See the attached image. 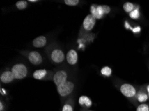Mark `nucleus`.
I'll return each mask as SVG.
<instances>
[{"mask_svg": "<svg viewBox=\"0 0 149 111\" xmlns=\"http://www.w3.org/2000/svg\"><path fill=\"white\" fill-rule=\"evenodd\" d=\"M74 89V84L71 81H66L57 87L58 94L61 97L65 98L68 97Z\"/></svg>", "mask_w": 149, "mask_h": 111, "instance_id": "obj_1", "label": "nucleus"}, {"mask_svg": "<svg viewBox=\"0 0 149 111\" xmlns=\"http://www.w3.org/2000/svg\"><path fill=\"white\" fill-rule=\"evenodd\" d=\"M120 90L121 93L126 97V98L131 99L133 100H134V98L137 93L136 88L134 86L130 85V84L128 83L123 84L120 87Z\"/></svg>", "mask_w": 149, "mask_h": 111, "instance_id": "obj_2", "label": "nucleus"}, {"mask_svg": "<svg viewBox=\"0 0 149 111\" xmlns=\"http://www.w3.org/2000/svg\"><path fill=\"white\" fill-rule=\"evenodd\" d=\"M12 72L14 75L15 79H22L26 77L28 74V69L26 66L22 63H18L13 65L12 68Z\"/></svg>", "mask_w": 149, "mask_h": 111, "instance_id": "obj_3", "label": "nucleus"}, {"mask_svg": "<svg viewBox=\"0 0 149 111\" xmlns=\"http://www.w3.org/2000/svg\"><path fill=\"white\" fill-rule=\"evenodd\" d=\"M148 100V94L146 90V87H142L139 90H138L136 97L134 98L135 102L138 103H145Z\"/></svg>", "mask_w": 149, "mask_h": 111, "instance_id": "obj_4", "label": "nucleus"}, {"mask_svg": "<svg viewBox=\"0 0 149 111\" xmlns=\"http://www.w3.org/2000/svg\"><path fill=\"white\" fill-rule=\"evenodd\" d=\"M67 73L65 71H63V70H61L58 72H56L55 74H54V77H53V81L56 87L60 85L61 84L64 83L67 81Z\"/></svg>", "mask_w": 149, "mask_h": 111, "instance_id": "obj_5", "label": "nucleus"}, {"mask_svg": "<svg viewBox=\"0 0 149 111\" xmlns=\"http://www.w3.org/2000/svg\"><path fill=\"white\" fill-rule=\"evenodd\" d=\"M96 22V19L94 16H92L91 14L87 15L83 21V28L85 30L88 31H91L95 26Z\"/></svg>", "mask_w": 149, "mask_h": 111, "instance_id": "obj_6", "label": "nucleus"}, {"mask_svg": "<svg viewBox=\"0 0 149 111\" xmlns=\"http://www.w3.org/2000/svg\"><path fill=\"white\" fill-rule=\"evenodd\" d=\"M90 13L92 16H94L96 19H102L104 15L102 6L92 5L90 7Z\"/></svg>", "mask_w": 149, "mask_h": 111, "instance_id": "obj_7", "label": "nucleus"}, {"mask_svg": "<svg viewBox=\"0 0 149 111\" xmlns=\"http://www.w3.org/2000/svg\"><path fill=\"white\" fill-rule=\"evenodd\" d=\"M51 58L54 63H60L65 59V55L64 52L60 49H54L52 52Z\"/></svg>", "mask_w": 149, "mask_h": 111, "instance_id": "obj_8", "label": "nucleus"}, {"mask_svg": "<svg viewBox=\"0 0 149 111\" xmlns=\"http://www.w3.org/2000/svg\"><path fill=\"white\" fill-rule=\"evenodd\" d=\"M28 59L32 65H38L42 63V57L37 51H31L28 55Z\"/></svg>", "mask_w": 149, "mask_h": 111, "instance_id": "obj_9", "label": "nucleus"}, {"mask_svg": "<svg viewBox=\"0 0 149 111\" xmlns=\"http://www.w3.org/2000/svg\"><path fill=\"white\" fill-rule=\"evenodd\" d=\"M78 53L75 50L71 49V50H70L68 52L66 55V61L68 63V64L70 65H76L78 62Z\"/></svg>", "mask_w": 149, "mask_h": 111, "instance_id": "obj_10", "label": "nucleus"}, {"mask_svg": "<svg viewBox=\"0 0 149 111\" xmlns=\"http://www.w3.org/2000/svg\"><path fill=\"white\" fill-rule=\"evenodd\" d=\"M14 75H13L12 71H6L5 72H3V73L1 74V76H0V80H1L2 83L5 84H8L12 82V81L14 80Z\"/></svg>", "mask_w": 149, "mask_h": 111, "instance_id": "obj_11", "label": "nucleus"}, {"mask_svg": "<svg viewBox=\"0 0 149 111\" xmlns=\"http://www.w3.org/2000/svg\"><path fill=\"white\" fill-rule=\"evenodd\" d=\"M47 43V39L44 36H39L33 39L32 44L36 48H42Z\"/></svg>", "mask_w": 149, "mask_h": 111, "instance_id": "obj_12", "label": "nucleus"}, {"mask_svg": "<svg viewBox=\"0 0 149 111\" xmlns=\"http://www.w3.org/2000/svg\"><path fill=\"white\" fill-rule=\"evenodd\" d=\"M78 103L81 106L85 108H90L92 105V100L87 96H81L78 99Z\"/></svg>", "mask_w": 149, "mask_h": 111, "instance_id": "obj_13", "label": "nucleus"}, {"mask_svg": "<svg viewBox=\"0 0 149 111\" xmlns=\"http://www.w3.org/2000/svg\"><path fill=\"white\" fill-rule=\"evenodd\" d=\"M47 74V71L46 69H39L36 70L33 74V77L35 79L41 80L42 79L44 78L45 76Z\"/></svg>", "mask_w": 149, "mask_h": 111, "instance_id": "obj_14", "label": "nucleus"}, {"mask_svg": "<svg viewBox=\"0 0 149 111\" xmlns=\"http://www.w3.org/2000/svg\"><path fill=\"white\" fill-rule=\"evenodd\" d=\"M135 7L134 4H133L132 3H130V2H126L123 5V9L125 10V12L126 13H130L134 10Z\"/></svg>", "mask_w": 149, "mask_h": 111, "instance_id": "obj_15", "label": "nucleus"}, {"mask_svg": "<svg viewBox=\"0 0 149 111\" xmlns=\"http://www.w3.org/2000/svg\"><path fill=\"white\" fill-rule=\"evenodd\" d=\"M101 74H102L103 76H105V77H109L112 75V71L111 69V68L108 67V66H106V67H104L102 69H101Z\"/></svg>", "mask_w": 149, "mask_h": 111, "instance_id": "obj_16", "label": "nucleus"}, {"mask_svg": "<svg viewBox=\"0 0 149 111\" xmlns=\"http://www.w3.org/2000/svg\"><path fill=\"white\" fill-rule=\"evenodd\" d=\"M62 111H74L73 102L71 101H68L67 103L63 106Z\"/></svg>", "mask_w": 149, "mask_h": 111, "instance_id": "obj_17", "label": "nucleus"}, {"mask_svg": "<svg viewBox=\"0 0 149 111\" xmlns=\"http://www.w3.org/2000/svg\"><path fill=\"white\" fill-rule=\"evenodd\" d=\"M129 16L133 19H137L140 17V11H139V7H136L134 10L132 12L129 13Z\"/></svg>", "mask_w": 149, "mask_h": 111, "instance_id": "obj_18", "label": "nucleus"}, {"mask_svg": "<svg viewBox=\"0 0 149 111\" xmlns=\"http://www.w3.org/2000/svg\"><path fill=\"white\" fill-rule=\"evenodd\" d=\"M15 6H16V8L18 10H25L27 8V6H28V2L24 1V0H21V1H18L17 2Z\"/></svg>", "mask_w": 149, "mask_h": 111, "instance_id": "obj_19", "label": "nucleus"}, {"mask_svg": "<svg viewBox=\"0 0 149 111\" xmlns=\"http://www.w3.org/2000/svg\"><path fill=\"white\" fill-rule=\"evenodd\" d=\"M136 111H149V105L146 103L140 104L137 106Z\"/></svg>", "mask_w": 149, "mask_h": 111, "instance_id": "obj_20", "label": "nucleus"}, {"mask_svg": "<svg viewBox=\"0 0 149 111\" xmlns=\"http://www.w3.org/2000/svg\"><path fill=\"white\" fill-rule=\"evenodd\" d=\"M64 3L69 6H76L79 3V0H65Z\"/></svg>", "mask_w": 149, "mask_h": 111, "instance_id": "obj_21", "label": "nucleus"}, {"mask_svg": "<svg viewBox=\"0 0 149 111\" xmlns=\"http://www.w3.org/2000/svg\"><path fill=\"white\" fill-rule=\"evenodd\" d=\"M102 8H103V10H104V14H108L110 12V11H111V9L109 6H102Z\"/></svg>", "mask_w": 149, "mask_h": 111, "instance_id": "obj_22", "label": "nucleus"}, {"mask_svg": "<svg viewBox=\"0 0 149 111\" xmlns=\"http://www.w3.org/2000/svg\"><path fill=\"white\" fill-rule=\"evenodd\" d=\"M131 29H132V31L134 33H139L140 32V31H141V28H140V27H136V28H131Z\"/></svg>", "mask_w": 149, "mask_h": 111, "instance_id": "obj_23", "label": "nucleus"}, {"mask_svg": "<svg viewBox=\"0 0 149 111\" xmlns=\"http://www.w3.org/2000/svg\"><path fill=\"white\" fill-rule=\"evenodd\" d=\"M5 110V106L2 101L0 102V111H4Z\"/></svg>", "mask_w": 149, "mask_h": 111, "instance_id": "obj_24", "label": "nucleus"}, {"mask_svg": "<svg viewBox=\"0 0 149 111\" xmlns=\"http://www.w3.org/2000/svg\"><path fill=\"white\" fill-rule=\"evenodd\" d=\"M125 26H126V29H129V28H130V27L129 24H128V22H126Z\"/></svg>", "mask_w": 149, "mask_h": 111, "instance_id": "obj_25", "label": "nucleus"}, {"mask_svg": "<svg viewBox=\"0 0 149 111\" xmlns=\"http://www.w3.org/2000/svg\"><path fill=\"white\" fill-rule=\"evenodd\" d=\"M146 90H147V92H148V100H149V85L146 86Z\"/></svg>", "mask_w": 149, "mask_h": 111, "instance_id": "obj_26", "label": "nucleus"}, {"mask_svg": "<svg viewBox=\"0 0 149 111\" xmlns=\"http://www.w3.org/2000/svg\"><path fill=\"white\" fill-rule=\"evenodd\" d=\"M30 1V2H33H33H37L38 1H37V0H30V1Z\"/></svg>", "mask_w": 149, "mask_h": 111, "instance_id": "obj_27", "label": "nucleus"}, {"mask_svg": "<svg viewBox=\"0 0 149 111\" xmlns=\"http://www.w3.org/2000/svg\"><path fill=\"white\" fill-rule=\"evenodd\" d=\"M87 111H92V110H87Z\"/></svg>", "mask_w": 149, "mask_h": 111, "instance_id": "obj_28", "label": "nucleus"}]
</instances>
